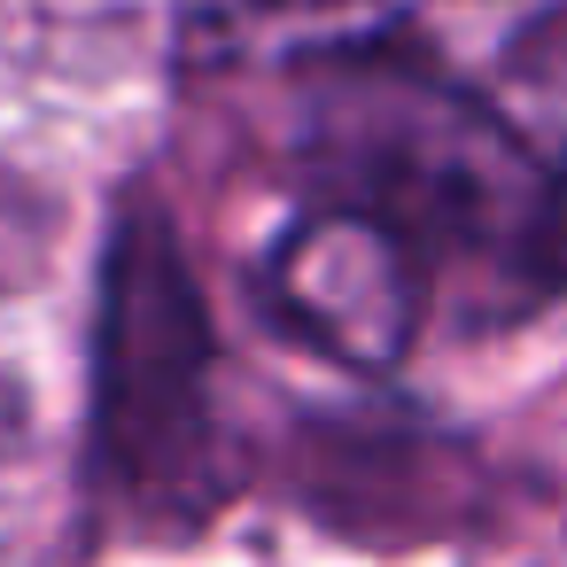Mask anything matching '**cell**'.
I'll list each match as a JSON object with an SVG mask.
<instances>
[{"instance_id":"obj_2","label":"cell","mask_w":567,"mask_h":567,"mask_svg":"<svg viewBox=\"0 0 567 567\" xmlns=\"http://www.w3.org/2000/svg\"><path fill=\"white\" fill-rule=\"evenodd\" d=\"M210 319L187 257L156 203H125L102 257V334H94V443L125 489L187 482L203 451Z\"/></svg>"},{"instance_id":"obj_5","label":"cell","mask_w":567,"mask_h":567,"mask_svg":"<svg viewBox=\"0 0 567 567\" xmlns=\"http://www.w3.org/2000/svg\"><path fill=\"white\" fill-rule=\"evenodd\" d=\"M513 257H520L528 288L567 296V156L544 172V187H536V203H528V226H520V241H513Z\"/></svg>"},{"instance_id":"obj_4","label":"cell","mask_w":567,"mask_h":567,"mask_svg":"<svg viewBox=\"0 0 567 567\" xmlns=\"http://www.w3.org/2000/svg\"><path fill=\"white\" fill-rule=\"evenodd\" d=\"M234 9L272 17V24H296V32L311 40V55H327V48L381 40V32L404 17V0H234Z\"/></svg>"},{"instance_id":"obj_1","label":"cell","mask_w":567,"mask_h":567,"mask_svg":"<svg viewBox=\"0 0 567 567\" xmlns=\"http://www.w3.org/2000/svg\"><path fill=\"white\" fill-rule=\"evenodd\" d=\"M303 148L334 203L389 218L412 249L427 241H520L536 172L505 117L389 40L327 48L303 79Z\"/></svg>"},{"instance_id":"obj_3","label":"cell","mask_w":567,"mask_h":567,"mask_svg":"<svg viewBox=\"0 0 567 567\" xmlns=\"http://www.w3.org/2000/svg\"><path fill=\"white\" fill-rule=\"evenodd\" d=\"M257 288L288 334H303L319 358H334L350 373H389L412 350L420 311H427L420 249L389 218L350 210V203L303 210L272 241Z\"/></svg>"}]
</instances>
